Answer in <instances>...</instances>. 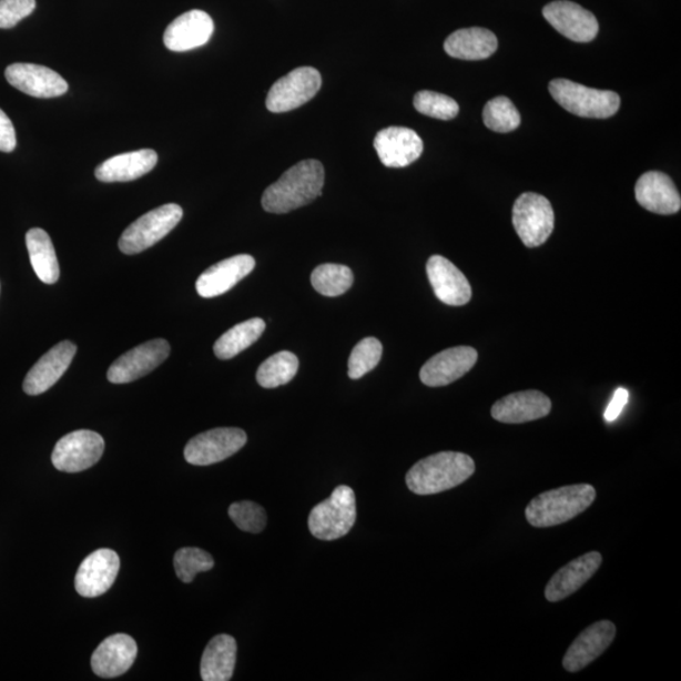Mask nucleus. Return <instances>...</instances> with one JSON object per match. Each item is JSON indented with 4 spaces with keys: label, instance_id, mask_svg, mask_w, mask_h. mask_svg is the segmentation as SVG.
Instances as JSON below:
<instances>
[{
    "label": "nucleus",
    "instance_id": "nucleus-40",
    "mask_svg": "<svg viewBox=\"0 0 681 681\" xmlns=\"http://www.w3.org/2000/svg\"><path fill=\"white\" fill-rule=\"evenodd\" d=\"M629 402V392L620 388L613 394V398L604 411V419L609 423L620 417L626 404Z\"/></svg>",
    "mask_w": 681,
    "mask_h": 681
},
{
    "label": "nucleus",
    "instance_id": "nucleus-35",
    "mask_svg": "<svg viewBox=\"0 0 681 681\" xmlns=\"http://www.w3.org/2000/svg\"><path fill=\"white\" fill-rule=\"evenodd\" d=\"M174 570L183 583H191L199 573L215 566L214 558L200 548H182L174 555Z\"/></svg>",
    "mask_w": 681,
    "mask_h": 681
},
{
    "label": "nucleus",
    "instance_id": "nucleus-13",
    "mask_svg": "<svg viewBox=\"0 0 681 681\" xmlns=\"http://www.w3.org/2000/svg\"><path fill=\"white\" fill-rule=\"evenodd\" d=\"M542 16L560 34L575 42H591L600 30L593 13L568 0L549 3L542 9Z\"/></svg>",
    "mask_w": 681,
    "mask_h": 681
},
{
    "label": "nucleus",
    "instance_id": "nucleus-37",
    "mask_svg": "<svg viewBox=\"0 0 681 681\" xmlns=\"http://www.w3.org/2000/svg\"><path fill=\"white\" fill-rule=\"evenodd\" d=\"M228 517L238 529L252 533L262 532L268 520L264 508L252 501L234 502L230 506Z\"/></svg>",
    "mask_w": 681,
    "mask_h": 681
},
{
    "label": "nucleus",
    "instance_id": "nucleus-18",
    "mask_svg": "<svg viewBox=\"0 0 681 681\" xmlns=\"http://www.w3.org/2000/svg\"><path fill=\"white\" fill-rule=\"evenodd\" d=\"M616 626L611 621H598L587 628L566 652L563 667L569 673H577L591 664L609 649L616 638Z\"/></svg>",
    "mask_w": 681,
    "mask_h": 681
},
{
    "label": "nucleus",
    "instance_id": "nucleus-31",
    "mask_svg": "<svg viewBox=\"0 0 681 681\" xmlns=\"http://www.w3.org/2000/svg\"><path fill=\"white\" fill-rule=\"evenodd\" d=\"M298 357L289 352H281L265 360L256 373V382L265 389L278 388L296 376Z\"/></svg>",
    "mask_w": 681,
    "mask_h": 681
},
{
    "label": "nucleus",
    "instance_id": "nucleus-4",
    "mask_svg": "<svg viewBox=\"0 0 681 681\" xmlns=\"http://www.w3.org/2000/svg\"><path fill=\"white\" fill-rule=\"evenodd\" d=\"M549 91L561 108L581 118H611L621 105L620 96L613 91L587 88L566 79L551 81Z\"/></svg>",
    "mask_w": 681,
    "mask_h": 681
},
{
    "label": "nucleus",
    "instance_id": "nucleus-12",
    "mask_svg": "<svg viewBox=\"0 0 681 681\" xmlns=\"http://www.w3.org/2000/svg\"><path fill=\"white\" fill-rule=\"evenodd\" d=\"M6 79L13 88L33 98H59L69 91V84L60 73L41 64H9Z\"/></svg>",
    "mask_w": 681,
    "mask_h": 681
},
{
    "label": "nucleus",
    "instance_id": "nucleus-39",
    "mask_svg": "<svg viewBox=\"0 0 681 681\" xmlns=\"http://www.w3.org/2000/svg\"><path fill=\"white\" fill-rule=\"evenodd\" d=\"M17 146L16 129L8 115L0 109V152L11 153Z\"/></svg>",
    "mask_w": 681,
    "mask_h": 681
},
{
    "label": "nucleus",
    "instance_id": "nucleus-15",
    "mask_svg": "<svg viewBox=\"0 0 681 681\" xmlns=\"http://www.w3.org/2000/svg\"><path fill=\"white\" fill-rule=\"evenodd\" d=\"M121 559L112 549H98L82 561L75 588L80 596L95 598L103 596L115 582Z\"/></svg>",
    "mask_w": 681,
    "mask_h": 681
},
{
    "label": "nucleus",
    "instance_id": "nucleus-36",
    "mask_svg": "<svg viewBox=\"0 0 681 681\" xmlns=\"http://www.w3.org/2000/svg\"><path fill=\"white\" fill-rule=\"evenodd\" d=\"M414 108L420 114L440 119V121H450L459 113V105L455 99L428 90L419 91L414 96Z\"/></svg>",
    "mask_w": 681,
    "mask_h": 681
},
{
    "label": "nucleus",
    "instance_id": "nucleus-30",
    "mask_svg": "<svg viewBox=\"0 0 681 681\" xmlns=\"http://www.w3.org/2000/svg\"><path fill=\"white\" fill-rule=\"evenodd\" d=\"M265 331V322L261 318H252L242 322L226 331L214 346V353L220 360H230L251 347L261 338Z\"/></svg>",
    "mask_w": 681,
    "mask_h": 681
},
{
    "label": "nucleus",
    "instance_id": "nucleus-7",
    "mask_svg": "<svg viewBox=\"0 0 681 681\" xmlns=\"http://www.w3.org/2000/svg\"><path fill=\"white\" fill-rule=\"evenodd\" d=\"M555 211L548 199L527 192L515 201L512 224L524 245L538 247L545 244L555 230Z\"/></svg>",
    "mask_w": 681,
    "mask_h": 681
},
{
    "label": "nucleus",
    "instance_id": "nucleus-28",
    "mask_svg": "<svg viewBox=\"0 0 681 681\" xmlns=\"http://www.w3.org/2000/svg\"><path fill=\"white\" fill-rule=\"evenodd\" d=\"M237 643L230 634H217L209 642L201 660V678L205 681L232 680L236 665Z\"/></svg>",
    "mask_w": 681,
    "mask_h": 681
},
{
    "label": "nucleus",
    "instance_id": "nucleus-24",
    "mask_svg": "<svg viewBox=\"0 0 681 681\" xmlns=\"http://www.w3.org/2000/svg\"><path fill=\"white\" fill-rule=\"evenodd\" d=\"M601 565L602 556L598 551H589V553L569 561L567 566L560 568L550 578L546 587L547 600L549 602L566 600V598L576 593L579 588H582L596 575Z\"/></svg>",
    "mask_w": 681,
    "mask_h": 681
},
{
    "label": "nucleus",
    "instance_id": "nucleus-29",
    "mask_svg": "<svg viewBox=\"0 0 681 681\" xmlns=\"http://www.w3.org/2000/svg\"><path fill=\"white\" fill-rule=\"evenodd\" d=\"M26 244L37 277L45 284L57 283L60 278V265L50 235L42 228H31L26 235Z\"/></svg>",
    "mask_w": 681,
    "mask_h": 681
},
{
    "label": "nucleus",
    "instance_id": "nucleus-11",
    "mask_svg": "<svg viewBox=\"0 0 681 681\" xmlns=\"http://www.w3.org/2000/svg\"><path fill=\"white\" fill-rule=\"evenodd\" d=\"M171 346L167 340L156 338L134 347L109 367L108 380L113 384H128L149 375L167 360Z\"/></svg>",
    "mask_w": 681,
    "mask_h": 681
},
{
    "label": "nucleus",
    "instance_id": "nucleus-2",
    "mask_svg": "<svg viewBox=\"0 0 681 681\" xmlns=\"http://www.w3.org/2000/svg\"><path fill=\"white\" fill-rule=\"evenodd\" d=\"M476 471L471 457L459 453H439L414 465L405 477L416 495H436L463 485Z\"/></svg>",
    "mask_w": 681,
    "mask_h": 681
},
{
    "label": "nucleus",
    "instance_id": "nucleus-5",
    "mask_svg": "<svg viewBox=\"0 0 681 681\" xmlns=\"http://www.w3.org/2000/svg\"><path fill=\"white\" fill-rule=\"evenodd\" d=\"M356 496L352 487L338 486L327 500L313 508L308 528L319 540H336L347 536L356 521Z\"/></svg>",
    "mask_w": 681,
    "mask_h": 681
},
{
    "label": "nucleus",
    "instance_id": "nucleus-14",
    "mask_svg": "<svg viewBox=\"0 0 681 681\" xmlns=\"http://www.w3.org/2000/svg\"><path fill=\"white\" fill-rule=\"evenodd\" d=\"M374 146L379 160L389 169L408 167L425 150L421 138L413 129L389 126L376 134Z\"/></svg>",
    "mask_w": 681,
    "mask_h": 681
},
{
    "label": "nucleus",
    "instance_id": "nucleus-32",
    "mask_svg": "<svg viewBox=\"0 0 681 681\" xmlns=\"http://www.w3.org/2000/svg\"><path fill=\"white\" fill-rule=\"evenodd\" d=\"M313 288L322 296L338 297L354 284V274L343 264H322L311 275Z\"/></svg>",
    "mask_w": 681,
    "mask_h": 681
},
{
    "label": "nucleus",
    "instance_id": "nucleus-27",
    "mask_svg": "<svg viewBox=\"0 0 681 681\" xmlns=\"http://www.w3.org/2000/svg\"><path fill=\"white\" fill-rule=\"evenodd\" d=\"M496 35L480 27L458 30L445 42V51L450 58L466 61L489 59L497 50Z\"/></svg>",
    "mask_w": 681,
    "mask_h": 681
},
{
    "label": "nucleus",
    "instance_id": "nucleus-34",
    "mask_svg": "<svg viewBox=\"0 0 681 681\" xmlns=\"http://www.w3.org/2000/svg\"><path fill=\"white\" fill-rule=\"evenodd\" d=\"M383 356V345L375 337L360 340L353 349L348 360L349 379H362L364 375L375 369Z\"/></svg>",
    "mask_w": 681,
    "mask_h": 681
},
{
    "label": "nucleus",
    "instance_id": "nucleus-33",
    "mask_svg": "<svg viewBox=\"0 0 681 681\" xmlns=\"http://www.w3.org/2000/svg\"><path fill=\"white\" fill-rule=\"evenodd\" d=\"M484 123L496 133H510L519 128L521 116L510 99L499 96L485 105Z\"/></svg>",
    "mask_w": 681,
    "mask_h": 681
},
{
    "label": "nucleus",
    "instance_id": "nucleus-21",
    "mask_svg": "<svg viewBox=\"0 0 681 681\" xmlns=\"http://www.w3.org/2000/svg\"><path fill=\"white\" fill-rule=\"evenodd\" d=\"M255 268L252 255L242 254L228 257L202 273L196 282L197 293L202 298H214L233 289Z\"/></svg>",
    "mask_w": 681,
    "mask_h": 681
},
{
    "label": "nucleus",
    "instance_id": "nucleus-1",
    "mask_svg": "<svg viewBox=\"0 0 681 681\" xmlns=\"http://www.w3.org/2000/svg\"><path fill=\"white\" fill-rule=\"evenodd\" d=\"M324 185V165L316 160L302 161L265 190L263 209L271 214H288L321 196Z\"/></svg>",
    "mask_w": 681,
    "mask_h": 681
},
{
    "label": "nucleus",
    "instance_id": "nucleus-26",
    "mask_svg": "<svg viewBox=\"0 0 681 681\" xmlns=\"http://www.w3.org/2000/svg\"><path fill=\"white\" fill-rule=\"evenodd\" d=\"M159 162V154L153 150H141L112 156L95 170L101 182H131L150 173Z\"/></svg>",
    "mask_w": 681,
    "mask_h": 681
},
{
    "label": "nucleus",
    "instance_id": "nucleus-10",
    "mask_svg": "<svg viewBox=\"0 0 681 681\" xmlns=\"http://www.w3.org/2000/svg\"><path fill=\"white\" fill-rule=\"evenodd\" d=\"M246 441L247 436L243 429H211L189 441L185 458L193 466L215 465L237 454Z\"/></svg>",
    "mask_w": 681,
    "mask_h": 681
},
{
    "label": "nucleus",
    "instance_id": "nucleus-9",
    "mask_svg": "<svg viewBox=\"0 0 681 681\" xmlns=\"http://www.w3.org/2000/svg\"><path fill=\"white\" fill-rule=\"evenodd\" d=\"M322 85L318 70L298 68L279 79L266 96V109L272 113H287L308 103Z\"/></svg>",
    "mask_w": 681,
    "mask_h": 681
},
{
    "label": "nucleus",
    "instance_id": "nucleus-23",
    "mask_svg": "<svg viewBox=\"0 0 681 681\" xmlns=\"http://www.w3.org/2000/svg\"><path fill=\"white\" fill-rule=\"evenodd\" d=\"M551 410V402L538 390L519 392L496 402L491 409L495 420L505 425H521L546 418Z\"/></svg>",
    "mask_w": 681,
    "mask_h": 681
},
{
    "label": "nucleus",
    "instance_id": "nucleus-22",
    "mask_svg": "<svg viewBox=\"0 0 681 681\" xmlns=\"http://www.w3.org/2000/svg\"><path fill=\"white\" fill-rule=\"evenodd\" d=\"M634 196L643 209L653 214L673 215L681 209L680 193L665 173L652 171L642 174L634 186Z\"/></svg>",
    "mask_w": 681,
    "mask_h": 681
},
{
    "label": "nucleus",
    "instance_id": "nucleus-6",
    "mask_svg": "<svg viewBox=\"0 0 681 681\" xmlns=\"http://www.w3.org/2000/svg\"><path fill=\"white\" fill-rule=\"evenodd\" d=\"M183 210L169 204L150 211L129 225L119 241V248L126 255L140 254L167 236L180 224Z\"/></svg>",
    "mask_w": 681,
    "mask_h": 681
},
{
    "label": "nucleus",
    "instance_id": "nucleus-38",
    "mask_svg": "<svg viewBox=\"0 0 681 681\" xmlns=\"http://www.w3.org/2000/svg\"><path fill=\"white\" fill-rule=\"evenodd\" d=\"M34 9L35 0H0V29H13Z\"/></svg>",
    "mask_w": 681,
    "mask_h": 681
},
{
    "label": "nucleus",
    "instance_id": "nucleus-3",
    "mask_svg": "<svg viewBox=\"0 0 681 681\" xmlns=\"http://www.w3.org/2000/svg\"><path fill=\"white\" fill-rule=\"evenodd\" d=\"M596 497L592 485L559 487L533 497L526 510V517L533 528L557 527L586 511L594 502Z\"/></svg>",
    "mask_w": 681,
    "mask_h": 681
},
{
    "label": "nucleus",
    "instance_id": "nucleus-25",
    "mask_svg": "<svg viewBox=\"0 0 681 681\" xmlns=\"http://www.w3.org/2000/svg\"><path fill=\"white\" fill-rule=\"evenodd\" d=\"M138 655L136 642L125 633H116L100 643L91 658V668L100 678H116L126 673Z\"/></svg>",
    "mask_w": 681,
    "mask_h": 681
},
{
    "label": "nucleus",
    "instance_id": "nucleus-8",
    "mask_svg": "<svg viewBox=\"0 0 681 681\" xmlns=\"http://www.w3.org/2000/svg\"><path fill=\"white\" fill-rule=\"evenodd\" d=\"M104 449V438L96 431L75 430L58 441L52 453V464L61 472H82L100 461Z\"/></svg>",
    "mask_w": 681,
    "mask_h": 681
},
{
    "label": "nucleus",
    "instance_id": "nucleus-17",
    "mask_svg": "<svg viewBox=\"0 0 681 681\" xmlns=\"http://www.w3.org/2000/svg\"><path fill=\"white\" fill-rule=\"evenodd\" d=\"M77 345L71 340H62L59 345L53 346L27 374L23 382L24 393L35 397V395L50 390L69 369L77 355Z\"/></svg>",
    "mask_w": 681,
    "mask_h": 681
},
{
    "label": "nucleus",
    "instance_id": "nucleus-16",
    "mask_svg": "<svg viewBox=\"0 0 681 681\" xmlns=\"http://www.w3.org/2000/svg\"><path fill=\"white\" fill-rule=\"evenodd\" d=\"M474 347L458 346L431 357L420 370V380L430 388H439L461 379L477 363Z\"/></svg>",
    "mask_w": 681,
    "mask_h": 681
},
{
    "label": "nucleus",
    "instance_id": "nucleus-19",
    "mask_svg": "<svg viewBox=\"0 0 681 681\" xmlns=\"http://www.w3.org/2000/svg\"><path fill=\"white\" fill-rule=\"evenodd\" d=\"M428 279L437 298L448 306H465L472 297L471 284L465 274L446 257L434 255L427 263Z\"/></svg>",
    "mask_w": 681,
    "mask_h": 681
},
{
    "label": "nucleus",
    "instance_id": "nucleus-20",
    "mask_svg": "<svg viewBox=\"0 0 681 681\" xmlns=\"http://www.w3.org/2000/svg\"><path fill=\"white\" fill-rule=\"evenodd\" d=\"M214 30L213 18L195 9L176 18L165 30L163 41L173 52H186L206 44Z\"/></svg>",
    "mask_w": 681,
    "mask_h": 681
}]
</instances>
